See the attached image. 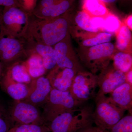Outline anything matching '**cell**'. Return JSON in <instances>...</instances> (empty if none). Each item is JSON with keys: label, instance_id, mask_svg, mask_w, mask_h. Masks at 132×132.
<instances>
[{"label": "cell", "instance_id": "10", "mask_svg": "<svg viewBox=\"0 0 132 132\" xmlns=\"http://www.w3.org/2000/svg\"><path fill=\"white\" fill-rule=\"evenodd\" d=\"M27 95L24 101L43 108L48 100L52 87L46 77L34 79L29 83Z\"/></svg>", "mask_w": 132, "mask_h": 132}, {"label": "cell", "instance_id": "12", "mask_svg": "<svg viewBox=\"0 0 132 132\" xmlns=\"http://www.w3.org/2000/svg\"><path fill=\"white\" fill-rule=\"evenodd\" d=\"M27 57L30 54H35L41 57L45 68L50 71L57 66L55 53L53 47L40 44L30 37H23Z\"/></svg>", "mask_w": 132, "mask_h": 132}, {"label": "cell", "instance_id": "13", "mask_svg": "<svg viewBox=\"0 0 132 132\" xmlns=\"http://www.w3.org/2000/svg\"><path fill=\"white\" fill-rule=\"evenodd\" d=\"M67 36L53 46L55 53L56 64L61 68L71 69L77 72L81 71V67L77 59L69 50L67 41Z\"/></svg>", "mask_w": 132, "mask_h": 132}, {"label": "cell", "instance_id": "19", "mask_svg": "<svg viewBox=\"0 0 132 132\" xmlns=\"http://www.w3.org/2000/svg\"><path fill=\"white\" fill-rule=\"evenodd\" d=\"M24 62L29 74L32 79L43 76L47 71L44 65L42 58L39 55H29Z\"/></svg>", "mask_w": 132, "mask_h": 132}, {"label": "cell", "instance_id": "22", "mask_svg": "<svg viewBox=\"0 0 132 132\" xmlns=\"http://www.w3.org/2000/svg\"><path fill=\"white\" fill-rule=\"evenodd\" d=\"M117 32L118 33L116 37V47L121 52H125L131 43V30L126 25H123L121 26Z\"/></svg>", "mask_w": 132, "mask_h": 132}, {"label": "cell", "instance_id": "30", "mask_svg": "<svg viewBox=\"0 0 132 132\" xmlns=\"http://www.w3.org/2000/svg\"><path fill=\"white\" fill-rule=\"evenodd\" d=\"M91 23L94 28L99 31H103L104 28L105 17L102 16H93L91 17Z\"/></svg>", "mask_w": 132, "mask_h": 132}, {"label": "cell", "instance_id": "29", "mask_svg": "<svg viewBox=\"0 0 132 132\" xmlns=\"http://www.w3.org/2000/svg\"><path fill=\"white\" fill-rule=\"evenodd\" d=\"M20 8L29 14H32L38 0H19Z\"/></svg>", "mask_w": 132, "mask_h": 132}, {"label": "cell", "instance_id": "31", "mask_svg": "<svg viewBox=\"0 0 132 132\" xmlns=\"http://www.w3.org/2000/svg\"><path fill=\"white\" fill-rule=\"evenodd\" d=\"M58 1L59 0H39L33 12L50 6Z\"/></svg>", "mask_w": 132, "mask_h": 132}, {"label": "cell", "instance_id": "32", "mask_svg": "<svg viewBox=\"0 0 132 132\" xmlns=\"http://www.w3.org/2000/svg\"><path fill=\"white\" fill-rule=\"evenodd\" d=\"M93 125L83 128L77 132H109L108 130H103L97 126H94Z\"/></svg>", "mask_w": 132, "mask_h": 132}, {"label": "cell", "instance_id": "9", "mask_svg": "<svg viewBox=\"0 0 132 132\" xmlns=\"http://www.w3.org/2000/svg\"><path fill=\"white\" fill-rule=\"evenodd\" d=\"M114 51L112 43H102L90 47L87 53L82 56V61L94 73L99 69L102 70L106 67Z\"/></svg>", "mask_w": 132, "mask_h": 132}, {"label": "cell", "instance_id": "36", "mask_svg": "<svg viewBox=\"0 0 132 132\" xmlns=\"http://www.w3.org/2000/svg\"><path fill=\"white\" fill-rule=\"evenodd\" d=\"M105 3H113L116 1V0H101Z\"/></svg>", "mask_w": 132, "mask_h": 132}, {"label": "cell", "instance_id": "3", "mask_svg": "<svg viewBox=\"0 0 132 132\" xmlns=\"http://www.w3.org/2000/svg\"><path fill=\"white\" fill-rule=\"evenodd\" d=\"M93 118L94 124L103 130L109 131L123 117L126 111L118 106L105 95H96Z\"/></svg>", "mask_w": 132, "mask_h": 132}, {"label": "cell", "instance_id": "28", "mask_svg": "<svg viewBox=\"0 0 132 132\" xmlns=\"http://www.w3.org/2000/svg\"><path fill=\"white\" fill-rule=\"evenodd\" d=\"M10 128L7 117V109L0 102V132H8Z\"/></svg>", "mask_w": 132, "mask_h": 132}, {"label": "cell", "instance_id": "18", "mask_svg": "<svg viewBox=\"0 0 132 132\" xmlns=\"http://www.w3.org/2000/svg\"><path fill=\"white\" fill-rule=\"evenodd\" d=\"M5 71L16 82L28 85L33 79L28 73L24 61H19L8 66Z\"/></svg>", "mask_w": 132, "mask_h": 132}, {"label": "cell", "instance_id": "17", "mask_svg": "<svg viewBox=\"0 0 132 132\" xmlns=\"http://www.w3.org/2000/svg\"><path fill=\"white\" fill-rule=\"evenodd\" d=\"M73 0H59L48 7L32 12V14L42 19H52L64 14L69 11Z\"/></svg>", "mask_w": 132, "mask_h": 132}, {"label": "cell", "instance_id": "33", "mask_svg": "<svg viewBox=\"0 0 132 132\" xmlns=\"http://www.w3.org/2000/svg\"><path fill=\"white\" fill-rule=\"evenodd\" d=\"M14 6L20 7L19 0H0V6Z\"/></svg>", "mask_w": 132, "mask_h": 132}, {"label": "cell", "instance_id": "20", "mask_svg": "<svg viewBox=\"0 0 132 132\" xmlns=\"http://www.w3.org/2000/svg\"><path fill=\"white\" fill-rule=\"evenodd\" d=\"M82 8L91 17H105L109 13L105 3L101 0H83Z\"/></svg>", "mask_w": 132, "mask_h": 132}, {"label": "cell", "instance_id": "26", "mask_svg": "<svg viewBox=\"0 0 132 132\" xmlns=\"http://www.w3.org/2000/svg\"><path fill=\"white\" fill-rule=\"evenodd\" d=\"M112 34L106 32L99 33L96 36L86 39L82 42V44L85 47H91L100 45L105 43L109 42L112 39Z\"/></svg>", "mask_w": 132, "mask_h": 132}, {"label": "cell", "instance_id": "34", "mask_svg": "<svg viewBox=\"0 0 132 132\" xmlns=\"http://www.w3.org/2000/svg\"><path fill=\"white\" fill-rule=\"evenodd\" d=\"M126 82L132 85V69L125 73Z\"/></svg>", "mask_w": 132, "mask_h": 132}, {"label": "cell", "instance_id": "7", "mask_svg": "<svg viewBox=\"0 0 132 132\" xmlns=\"http://www.w3.org/2000/svg\"><path fill=\"white\" fill-rule=\"evenodd\" d=\"M29 15L18 7H4L1 28L14 37L23 38L27 30Z\"/></svg>", "mask_w": 132, "mask_h": 132}, {"label": "cell", "instance_id": "5", "mask_svg": "<svg viewBox=\"0 0 132 132\" xmlns=\"http://www.w3.org/2000/svg\"><path fill=\"white\" fill-rule=\"evenodd\" d=\"M10 128L23 125H45L39 107L24 101L14 100L7 109Z\"/></svg>", "mask_w": 132, "mask_h": 132}, {"label": "cell", "instance_id": "8", "mask_svg": "<svg viewBox=\"0 0 132 132\" xmlns=\"http://www.w3.org/2000/svg\"><path fill=\"white\" fill-rule=\"evenodd\" d=\"M97 76L88 72L76 73L69 90L72 96L81 104L95 98L98 87Z\"/></svg>", "mask_w": 132, "mask_h": 132}, {"label": "cell", "instance_id": "37", "mask_svg": "<svg viewBox=\"0 0 132 132\" xmlns=\"http://www.w3.org/2000/svg\"><path fill=\"white\" fill-rule=\"evenodd\" d=\"M2 10L0 8V32L2 26Z\"/></svg>", "mask_w": 132, "mask_h": 132}, {"label": "cell", "instance_id": "27", "mask_svg": "<svg viewBox=\"0 0 132 132\" xmlns=\"http://www.w3.org/2000/svg\"><path fill=\"white\" fill-rule=\"evenodd\" d=\"M121 26L120 21L115 15L109 13L105 16L103 31L106 32L114 33L118 31Z\"/></svg>", "mask_w": 132, "mask_h": 132}, {"label": "cell", "instance_id": "4", "mask_svg": "<svg viewBox=\"0 0 132 132\" xmlns=\"http://www.w3.org/2000/svg\"><path fill=\"white\" fill-rule=\"evenodd\" d=\"M81 105L73 98L69 91H60L52 88L48 100L43 108L45 125L59 115Z\"/></svg>", "mask_w": 132, "mask_h": 132}, {"label": "cell", "instance_id": "14", "mask_svg": "<svg viewBox=\"0 0 132 132\" xmlns=\"http://www.w3.org/2000/svg\"><path fill=\"white\" fill-rule=\"evenodd\" d=\"M76 73L71 69L56 66L50 70L46 77L52 88L65 92L69 91Z\"/></svg>", "mask_w": 132, "mask_h": 132}, {"label": "cell", "instance_id": "21", "mask_svg": "<svg viewBox=\"0 0 132 132\" xmlns=\"http://www.w3.org/2000/svg\"><path fill=\"white\" fill-rule=\"evenodd\" d=\"M114 65L116 69L126 73L132 68V57L126 52H118L113 57Z\"/></svg>", "mask_w": 132, "mask_h": 132}, {"label": "cell", "instance_id": "24", "mask_svg": "<svg viewBox=\"0 0 132 132\" xmlns=\"http://www.w3.org/2000/svg\"><path fill=\"white\" fill-rule=\"evenodd\" d=\"M109 132H132V113L122 117L109 130Z\"/></svg>", "mask_w": 132, "mask_h": 132}, {"label": "cell", "instance_id": "11", "mask_svg": "<svg viewBox=\"0 0 132 132\" xmlns=\"http://www.w3.org/2000/svg\"><path fill=\"white\" fill-rule=\"evenodd\" d=\"M97 76L99 90L96 95L110 94L126 82L125 73L114 67L107 68V66Z\"/></svg>", "mask_w": 132, "mask_h": 132}, {"label": "cell", "instance_id": "15", "mask_svg": "<svg viewBox=\"0 0 132 132\" xmlns=\"http://www.w3.org/2000/svg\"><path fill=\"white\" fill-rule=\"evenodd\" d=\"M1 85L3 89L14 100H24L28 93L29 86L15 81L6 71Z\"/></svg>", "mask_w": 132, "mask_h": 132}, {"label": "cell", "instance_id": "25", "mask_svg": "<svg viewBox=\"0 0 132 132\" xmlns=\"http://www.w3.org/2000/svg\"><path fill=\"white\" fill-rule=\"evenodd\" d=\"M8 132H50L46 125L27 124L11 128Z\"/></svg>", "mask_w": 132, "mask_h": 132}, {"label": "cell", "instance_id": "6", "mask_svg": "<svg viewBox=\"0 0 132 132\" xmlns=\"http://www.w3.org/2000/svg\"><path fill=\"white\" fill-rule=\"evenodd\" d=\"M27 58L23 38L14 37L2 28L0 32V62L7 67Z\"/></svg>", "mask_w": 132, "mask_h": 132}, {"label": "cell", "instance_id": "23", "mask_svg": "<svg viewBox=\"0 0 132 132\" xmlns=\"http://www.w3.org/2000/svg\"><path fill=\"white\" fill-rule=\"evenodd\" d=\"M91 19V16L82 10L78 12L76 16L75 21L78 27L81 29L90 32H97L99 31L92 26Z\"/></svg>", "mask_w": 132, "mask_h": 132}, {"label": "cell", "instance_id": "1", "mask_svg": "<svg viewBox=\"0 0 132 132\" xmlns=\"http://www.w3.org/2000/svg\"><path fill=\"white\" fill-rule=\"evenodd\" d=\"M68 30L67 13L52 19H42L32 14L29 16L25 35L38 43L53 47L67 36Z\"/></svg>", "mask_w": 132, "mask_h": 132}, {"label": "cell", "instance_id": "35", "mask_svg": "<svg viewBox=\"0 0 132 132\" xmlns=\"http://www.w3.org/2000/svg\"><path fill=\"white\" fill-rule=\"evenodd\" d=\"M126 26H127L130 30H131L132 29V15H129L127 17L126 19Z\"/></svg>", "mask_w": 132, "mask_h": 132}, {"label": "cell", "instance_id": "38", "mask_svg": "<svg viewBox=\"0 0 132 132\" xmlns=\"http://www.w3.org/2000/svg\"><path fill=\"white\" fill-rule=\"evenodd\" d=\"M3 65L2 63L0 62V78H1V75L2 73L3 68Z\"/></svg>", "mask_w": 132, "mask_h": 132}, {"label": "cell", "instance_id": "16", "mask_svg": "<svg viewBox=\"0 0 132 132\" xmlns=\"http://www.w3.org/2000/svg\"><path fill=\"white\" fill-rule=\"evenodd\" d=\"M116 104L126 111L132 107V85L126 82L116 88L109 96Z\"/></svg>", "mask_w": 132, "mask_h": 132}, {"label": "cell", "instance_id": "2", "mask_svg": "<svg viewBox=\"0 0 132 132\" xmlns=\"http://www.w3.org/2000/svg\"><path fill=\"white\" fill-rule=\"evenodd\" d=\"M94 107L86 102L59 115L46 126L50 132H77L94 124Z\"/></svg>", "mask_w": 132, "mask_h": 132}]
</instances>
